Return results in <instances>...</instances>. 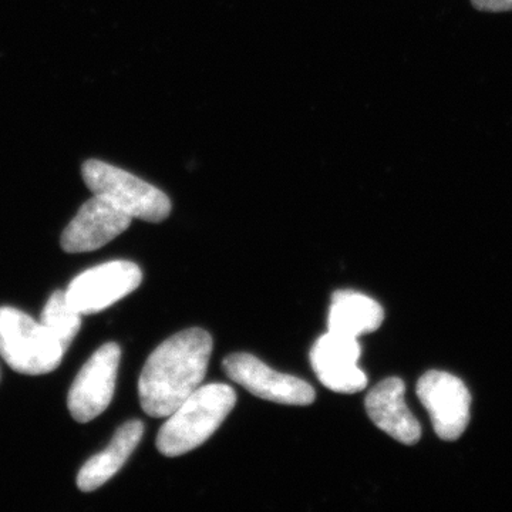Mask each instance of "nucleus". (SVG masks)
Here are the masks:
<instances>
[{
    "instance_id": "nucleus-10",
    "label": "nucleus",
    "mask_w": 512,
    "mask_h": 512,
    "mask_svg": "<svg viewBox=\"0 0 512 512\" xmlns=\"http://www.w3.org/2000/svg\"><path fill=\"white\" fill-rule=\"evenodd\" d=\"M360 349L357 339L326 333L311 350V365L319 382L332 392L353 394L367 386V376L359 369Z\"/></svg>"
},
{
    "instance_id": "nucleus-3",
    "label": "nucleus",
    "mask_w": 512,
    "mask_h": 512,
    "mask_svg": "<svg viewBox=\"0 0 512 512\" xmlns=\"http://www.w3.org/2000/svg\"><path fill=\"white\" fill-rule=\"evenodd\" d=\"M64 353L40 320L9 306L0 308V356L15 372L28 376L55 372Z\"/></svg>"
},
{
    "instance_id": "nucleus-2",
    "label": "nucleus",
    "mask_w": 512,
    "mask_h": 512,
    "mask_svg": "<svg viewBox=\"0 0 512 512\" xmlns=\"http://www.w3.org/2000/svg\"><path fill=\"white\" fill-rule=\"evenodd\" d=\"M235 403L237 393L228 384L198 387L158 431V451L165 457H178L202 446L220 429Z\"/></svg>"
},
{
    "instance_id": "nucleus-14",
    "label": "nucleus",
    "mask_w": 512,
    "mask_h": 512,
    "mask_svg": "<svg viewBox=\"0 0 512 512\" xmlns=\"http://www.w3.org/2000/svg\"><path fill=\"white\" fill-rule=\"evenodd\" d=\"M82 316L67 299L66 291H56L43 308L40 322L66 352L82 328Z\"/></svg>"
},
{
    "instance_id": "nucleus-4",
    "label": "nucleus",
    "mask_w": 512,
    "mask_h": 512,
    "mask_svg": "<svg viewBox=\"0 0 512 512\" xmlns=\"http://www.w3.org/2000/svg\"><path fill=\"white\" fill-rule=\"evenodd\" d=\"M87 188L104 198L131 218L146 222H163L170 215V198L157 187L136 175L100 160H87L82 167Z\"/></svg>"
},
{
    "instance_id": "nucleus-5",
    "label": "nucleus",
    "mask_w": 512,
    "mask_h": 512,
    "mask_svg": "<svg viewBox=\"0 0 512 512\" xmlns=\"http://www.w3.org/2000/svg\"><path fill=\"white\" fill-rule=\"evenodd\" d=\"M141 281L143 272L134 262L110 261L77 275L66 296L77 312L94 315L136 291Z\"/></svg>"
},
{
    "instance_id": "nucleus-13",
    "label": "nucleus",
    "mask_w": 512,
    "mask_h": 512,
    "mask_svg": "<svg viewBox=\"0 0 512 512\" xmlns=\"http://www.w3.org/2000/svg\"><path fill=\"white\" fill-rule=\"evenodd\" d=\"M383 320V308L375 299L356 291L333 293L328 318L330 333L357 339L375 332Z\"/></svg>"
},
{
    "instance_id": "nucleus-1",
    "label": "nucleus",
    "mask_w": 512,
    "mask_h": 512,
    "mask_svg": "<svg viewBox=\"0 0 512 512\" xmlns=\"http://www.w3.org/2000/svg\"><path fill=\"white\" fill-rule=\"evenodd\" d=\"M214 340L204 329H187L165 340L148 357L140 380L141 407L151 417L170 416L207 375Z\"/></svg>"
},
{
    "instance_id": "nucleus-11",
    "label": "nucleus",
    "mask_w": 512,
    "mask_h": 512,
    "mask_svg": "<svg viewBox=\"0 0 512 512\" xmlns=\"http://www.w3.org/2000/svg\"><path fill=\"white\" fill-rule=\"evenodd\" d=\"M406 386L399 377L383 380L366 396V412L376 427L404 446H414L421 439L419 420L404 402Z\"/></svg>"
},
{
    "instance_id": "nucleus-9",
    "label": "nucleus",
    "mask_w": 512,
    "mask_h": 512,
    "mask_svg": "<svg viewBox=\"0 0 512 512\" xmlns=\"http://www.w3.org/2000/svg\"><path fill=\"white\" fill-rule=\"evenodd\" d=\"M133 218L93 195L64 229L60 245L67 254L97 251L126 232Z\"/></svg>"
},
{
    "instance_id": "nucleus-6",
    "label": "nucleus",
    "mask_w": 512,
    "mask_h": 512,
    "mask_svg": "<svg viewBox=\"0 0 512 512\" xmlns=\"http://www.w3.org/2000/svg\"><path fill=\"white\" fill-rule=\"evenodd\" d=\"M121 349L106 343L82 367L72 384L67 406L74 420L89 423L106 412L116 390Z\"/></svg>"
},
{
    "instance_id": "nucleus-8",
    "label": "nucleus",
    "mask_w": 512,
    "mask_h": 512,
    "mask_svg": "<svg viewBox=\"0 0 512 512\" xmlns=\"http://www.w3.org/2000/svg\"><path fill=\"white\" fill-rule=\"evenodd\" d=\"M229 379L259 397L288 406H309L315 402V389L302 379L276 372L248 353H235L222 362Z\"/></svg>"
},
{
    "instance_id": "nucleus-15",
    "label": "nucleus",
    "mask_w": 512,
    "mask_h": 512,
    "mask_svg": "<svg viewBox=\"0 0 512 512\" xmlns=\"http://www.w3.org/2000/svg\"><path fill=\"white\" fill-rule=\"evenodd\" d=\"M480 12L501 13L512 10V0H471Z\"/></svg>"
},
{
    "instance_id": "nucleus-7",
    "label": "nucleus",
    "mask_w": 512,
    "mask_h": 512,
    "mask_svg": "<svg viewBox=\"0 0 512 512\" xmlns=\"http://www.w3.org/2000/svg\"><path fill=\"white\" fill-rule=\"evenodd\" d=\"M417 397L430 414L437 436L456 441L470 421L471 396L466 384L450 373L431 370L420 377Z\"/></svg>"
},
{
    "instance_id": "nucleus-12",
    "label": "nucleus",
    "mask_w": 512,
    "mask_h": 512,
    "mask_svg": "<svg viewBox=\"0 0 512 512\" xmlns=\"http://www.w3.org/2000/svg\"><path fill=\"white\" fill-rule=\"evenodd\" d=\"M143 434L144 424L140 420L124 423L116 431L106 450L90 458L79 471L77 476L79 490L83 493H92L116 476L140 444Z\"/></svg>"
}]
</instances>
